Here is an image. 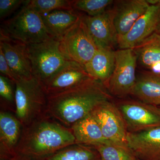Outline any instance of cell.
Segmentation results:
<instances>
[{"instance_id":"7","label":"cell","mask_w":160,"mask_h":160,"mask_svg":"<svg viewBox=\"0 0 160 160\" xmlns=\"http://www.w3.org/2000/svg\"><path fill=\"white\" fill-rule=\"evenodd\" d=\"M115 54L114 69L104 86L111 94L123 97L131 94L136 82L137 56L132 49H118Z\"/></svg>"},{"instance_id":"17","label":"cell","mask_w":160,"mask_h":160,"mask_svg":"<svg viewBox=\"0 0 160 160\" xmlns=\"http://www.w3.org/2000/svg\"><path fill=\"white\" fill-rule=\"evenodd\" d=\"M115 52L112 48L98 47L91 59L84 66L90 77L104 86L108 82L114 69Z\"/></svg>"},{"instance_id":"5","label":"cell","mask_w":160,"mask_h":160,"mask_svg":"<svg viewBox=\"0 0 160 160\" xmlns=\"http://www.w3.org/2000/svg\"><path fill=\"white\" fill-rule=\"evenodd\" d=\"M2 28L12 38L26 45L45 42L52 37L48 33L42 16L24 6L14 17L5 21Z\"/></svg>"},{"instance_id":"9","label":"cell","mask_w":160,"mask_h":160,"mask_svg":"<svg viewBox=\"0 0 160 160\" xmlns=\"http://www.w3.org/2000/svg\"><path fill=\"white\" fill-rule=\"evenodd\" d=\"M99 125L104 137L109 142L127 145V128L118 106L110 101L98 106L91 113Z\"/></svg>"},{"instance_id":"27","label":"cell","mask_w":160,"mask_h":160,"mask_svg":"<svg viewBox=\"0 0 160 160\" xmlns=\"http://www.w3.org/2000/svg\"><path fill=\"white\" fill-rule=\"evenodd\" d=\"M25 2V1L22 0H0L1 19L9 16Z\"/></svg>"},{"instance_id":"28","label":"cell","mask_w":160,"mask_h":160,"mask_svg":"<svg viewBox=\"0 0 160 160\" xmlns=\"http://www.w3.org/2000/svg\"><path fill=\"white\" fill-rule=\"evenodd\" d=\"M0 72L1 75L8 78L15 84L18 81L8 65L1 48H0Z\"/></svg>"},{"instance_id":"16","label":"cell","mask_w":160,"mask_h":160,"mask_svg":"<svg viewBox=\"0 0 160 160\" xmlns=\"http://www.w3.org/2000/svg\"><path fill=\"white\" fill-rule=\"evenodd\" d=\"M22 126L15 115L9 111L0 112V153L1 159L6 158L16 153Z\"/></svg>"},{"instance_id":"14","label":"cell","mask_w":160,"mask_h":160,"mask_svg":"<svg viewBox=\"0 0 160 160\" xmlns=\"http://www.w3.org/2000/svg\"><path fill=\"white\" fill-rule=\"evenodd\" d=\"M126 142L139 160H160V127L128 132Z\"/></svg>"},{"instance_id":"10","label":"cell","mask_w":160,"mask_h":160,"mask_svg":"<svg viewBox=\"0 0 160 160\" xmlns=\"http://www.w3.org/2000/svg\"><path fill=\"white\" fill-rule=\"evenodd\" d=\"M0 48L12 71L18 80L33 77L26 44L12 38L2 27Z\"/></svg>"},{"instance_id":"20","label":"cell","mask_w":160,"mask_h":160,"mask_svg":"<svg viewBox=\"0 0 160 160\" xmlns=\"http://www.w3.org/2000/svg\"><path fill=\"white\" fill-rule=\"evenodd\" d=\"M132 49L141 66L160 74V34L153 32Z\"/></svg>"},{"instance_id":"26","label":"cell","mask_w":160,"mask_h":160,"mask_svg":"<svg viewBox=\"0 0 160 160\" xmlns=\"http://www.w3.org/2000/svg\"><path fill=\"white\" fill-rule=\"evenodd\" d=\"M15 84L8 78L0 76V96L1 103L5 106H13L15 109Z\"/></svg>"},{"instance_id":"15","label":"cell","mask_w":160,"mask_h":160,"mask_svg":"<svg viewBox=\"0 0 160 160\" xmlns=\"http://www.w3.org/2000/svg\"><path fill=\"white\" fill-rule=\"evenodd\" d=\"M82 18L98 47L112 49L118 45V35L112 24L109 9L95 16L82 15Z\"/></svg>"},{"instance_id":"23","label":"cell","mask_w":160,"mask_h":160,"mask_svg":"<svg viewBox=\"0 0 160 160\" xmlns=\"http://www.w3.org/2000/svg\"><path fill=\"white\" fill-rule=\"evenodd\" d=\"M100 160H139L127 145L108 142L94 147Z\"/></svg>"},{"instance_id":"11","label":"cell","mask_w":160,"mask_h":160,"mask_svg":"<svg viewBox=\"0 0 160 160\" xmlns=\"http://www.w3.org/2000/svg\"><path fill=\"white\" fill-rule=\"evenodd\" d=\"M92 79L84 66L70 62L42 86L48 96L68 91Z\"/></svg>"},{"instance_id":"4","label":"cell","mask_w":160,"mask_h":160,"mask_svg":"<svg viewBox=\"0 0 160 160\" xmlns=\"http://www.w3.org/2000/svg\"><path fill=\"white\" fill-rule=\"evenodd\" d=\"M59 43V40L52 38L42 42L26 45L32 76L42 85L70 62L60 51Z\"/></svg>"},{"instance_id":"22","label":"cell","mask_w":160,"mask_h":160,"mask_svg":"<svg viewBox=\"0 0 160 160\" xmlns=\"http://www.w3.org/2000/svg\"><path fill=\"white\" fill-rule=\"evenodd\" d=\"M42 160H100V157L94 147L74 144L59 150Z\"/></svg>"},{"instance_id":"2","label":"cell","mask_w":160,"mask_h":160,"mask_svg":"<svg viewBox=\"0 0 160 160\" xmlns=\"http://www.w3.org/2000/svg\"><path fill=\"white\" fill-rule=\"evenodd\" d=\"M76 144L71 129L45 115L22 127L16 152L34 160H42Z\"/></svg>"},{"instance_id":"18","label":"cell","mask_w":160,"mask_h":160,"mask_svg":"<svg viewBox=\"0 0 160 160\" xmlns=\"http://www.w3.org/2000/svg\"><path fill=\"white\" fill-rule=\"evenodd\" d=\"M82 15L72 9L56 10L41 16L48 33L52 37L60 40L78 22Z\"/></svg>"},{"instance_id":"6","label":"cell","mask_w":160,"mask_h":160,"mask_svg":"<svg viewBox=\"0 0 160 160\" xmlns=\"http://www.w3.org/2000/svg\"><path fill=\"white\" fill-rule=\"evenodd\" d=\"M59 42L60 51L66 59L84 66L98 49L82 15L78 22L59 40Z\"/></svg>"},{"instance_id":"12","label":"cell","mask_w":160,"mask_h":160,"mask_svg":"<svg viewBox=\"0 0 160 160\" xmlns=\"http://www.w3.org/2000/svg\"><path fill=\"white\" fill-rule=\"evenodd\" d=\"M114 2L113 7L109 10L112 24L118 38L129 32L150 5L146 0H122Z\"/></svg>"},{"instance_id":"24","label":"cell","mask_w":160,"mask_h":160,"mask_svg":"<svg viewBox=\"0 0 160 160\" xmlns=\"http://www.w3.org/2000/svg\"><path fill=\"white\" fill-rule=\"evenodd\" d=\"M24 6L33 9L41 15L56 10H70L71 1L67 0H32L25 1Z\"/></svg>"},{"instance_id":"19","label":"cell","mask_w":160,"mask_h":160,"mask_svg":"<svg viewBox=\"0 0 160 160\" xmlns=\"http://www.w3.org/2000/svg\"><path fill=\"white\" fill-rule=\"evenodd\" d=\"M76 144L92 146L108 142L98 123L90 113L73 124L70 128Z\"/></svg>"},{"instance_id":"29","label":"cell","mask_w":160,"mask_h":160,"mask_svg":"<svg viewBox=\"0 0 160 160\" xmlns=\"http://www.w3.org/2000/svg\"><path fill=\"white\" fill-rule=\"evenodd\" d=\"M1 160H34L27 157L23 156L22 155L16 153L13 155L9 157L6 158L1 159Z\"/></svg>"},{"instance_id":"25","label":"cell","mask_w":160,"mask_h":160,"mask_svg":"<svg viewBox=\"0 0 160 160\" xmlns=\"http://www.w3.org/2000/svg\"><path fill=\"white\" fill-rule=\"evenodd\" d=\"M114 2L112 0H75L71 1V6L75 10L86 12L89 16H95L108 10Z\"/></svg>"},{"instance_id":"3","label":"cell","mask_w":160,"mask_h":160,"mask_svg":"<svg viewBox=\"0 0 160 160\" xmlns=\"http://www.w3.org/2000/svg\"><path fill=\"white\" fill-rule=\"evenodd\" d=\"M47 96L42 85L32 77L15 83V115L23 127L46 114Z\"/></svg>"},{"instance_id":"1","label":"cell","mask_w":160,"mask_h":160,"mask_svg":"<svg viewBox=\"0 0 160 160\" xmlns=\"http://www.w3.org/2000/svg\"><path fill=\"white\" fill-rule=\"evenodd\" d=\"M110 99L105 86L92 79L68 91L47 96L46 115L70 129L100 104Z\"/></svg>"},{"instance_id":"8","label":"cell","mask_w":160,"mask_h":160,"mask_svg":"<svg viewBox=\"0 0 160 160\" xmlns=\"http://www.w3.org/2000/svg\"><path fill=\"white\" fill-rule=\"evenodd\" d=\"M128 132H135L160 127V107L140 101H127L117 106Z\"/></svg>"},{"instance_id":"21","label":"cell","mask_w":160,"mask_h":160,"mask_svg":"<svg viewBox=\"0 0 160 160\" xmlns=\"http://www.w3.org/2000/svg\"><path fill=\"white\" fill-rule=\"evenodd\" d=\"M131 94L142 102L160 105V74L150 72L143 74L138 79Z\"/></svg>"},{"instance_id":"30","label":"cell","mask_w":160,"mask_h":160,"mask_svg":"<svg viewBox=\"0 0 160 160\" xmlns=\"http://www.w3.org/2000/svg\"><path fill=\"white\" fill-rule=\"evenodd\" d=\"M155 32L160 34V13L158 21L157 26Z\"/></svg>"},{"instance_id":"13","label":"cell","mask_w":160,"mask_h":160,"mask_svg":"<svg viewBox=\"0 0 160 160\" xmlns=\"http://www.w3.org/2000/svg\"><path fill=\"white\" fill-rule=\"evenodd\" d=\"M160 13V1L149 8L128 33L118 38L120 49H133L155 32Z\"/></svg>"}]
</instances>
